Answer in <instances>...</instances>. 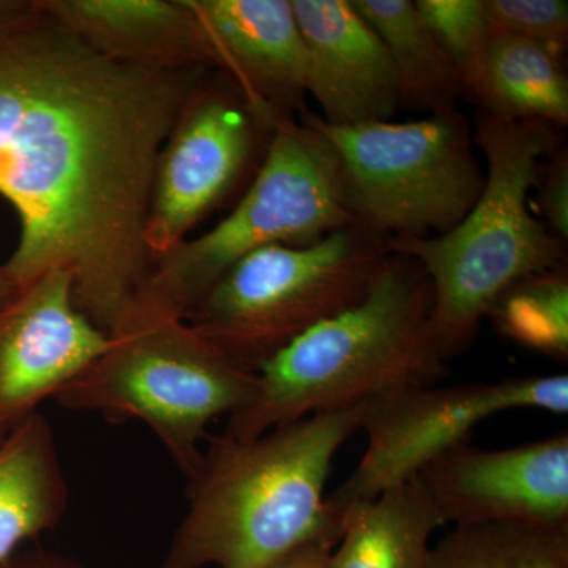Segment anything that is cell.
I'll use <instances>...</instances> for the list:
<instances>
[{
	"label": "cell",
	"instance_id": "obj_1",
	"mask_svg": "<svg viewBox=\"0 0 568 568\" xmlns=\"http://www.w3.org/2000/svg\"><path fill=\"white\" fill-rule=\"evenodd\" d=\"M212 73L114 61L37 0L0 26V196L20 220L6 264L18 287L67 272L78 308L108 335L119 327L151 274L160 153Z\"/></svg>",
	"mask_w": 568,
	"mask_h": 568
},
{
	"label": "cell",
	"instance_id": "obj_2",
	"mask_svg": "<svg viewBox=\"0 0 568 568\" xmlns=\"http://www.w3.org/2000/svg\"><path fill=\"white\" fill-rule=\"evenodd\" d=\"M362 407L313 414L250 443L212 439L162 568H263L306 541L336 544L324 489Z\"/></svg>",
	"mask_w": 568,
	"mask_h": 568
},
{
	"label": "cell",
	"instance_id": "obj_3",
	"mask_svg": "<svg viewBox=\"0 0 568 568\" xmlns=\"http://www.w3.org/2000/svg\"><path fill=\"white\" fill-rule=\"evenodd\" d=\"M433 290L413 257L390 253L361 302L298 336L256 372L252 398L223 439L250 443L313 414L429 386L447 373Z\"/></svg>",
	"mask_w": 568,
	"mask_h": 568
},
{
	"label": "cell",
	"instance_id": "obj_4",
	"mask_svg": "<svg viewBox=\"0 0 568 568\" xmlns=\"http://www.w3.org/2000/svg\"><path fill=\"white\" fill-rule=\"evenodd\" d=\"M559 126L503 121L481 111L474 144L487 159L480 196L447 233L388 239L413 257L433 290L437 342L450 361L476 339L497 298L530 275L566 265V245L530 211L541 163L560 148Z\"/></svg>",
	"mask_w": 568,
	"mask_h": 568
},
{
	"label": "cell",
	"instance_id": "obj_5",
	"mask_svg": "<svg viewBox=\"0 0 568 568\" xmlns=\"http://www.w3.org/2000/svg\"><path fill=\"white\" fill-rule=\"evenodd\" d=\"M331 141L304 114L275 123L263 164L234 211L153 261L133 306L186 320L242 257L271 245H310L353 224Z\"/></svg>",
	"mask_w": 568,
	"mask_h": 568
},
{
	"label": "cell",
	"instance_id": "obj_6",
	"mask_svg": "<svg viewBox=\"0 0 568 568\" xmlns=\"http://www.w3.org/2000/svg\"><path fill=\"white\" fill-rule=\"evenodd\" d=\"M254 383V373L186 321L133 306L110 335L108 349L54 399L115 424L142 422L192 478L203 463L205 428L244 407Z\"/></svg>",
	"mask_w": 568,
	"mask_h": 568
},
{
	"label": "cell",
	"instance_id": "obj_7",
	"mask_svg": "<svg viewBox=\"0 0 568 568\" xmlns=\"http://www.w3.org/2000/svg\"><path fill=\"white\" fill-rule=\"evenodd\" d=\"M388 239L362 224L310 245H271L242 257L186 323L235 365L257 369L298 336L361 302Z\"/></svg>",
	"mask_w": 568,
	"mask_h": 568
},
{
	"label": "cell",
	"instance_id": "obj_8",
	"mask_svg": "<svg viewBox=\"0 0 568 568\" xmlns=\"http://www.w3.org/2000/svg\"><path fill=\"white\" fill-rule=\"evenodd\" d=\"M331 141L354 222L394 237H429L457 226L476 204L485 173L462 112L410 122L331 126L302 112Z\"/></svg>",
	"mask_w": 568,
	"mask_h": 568
},
{
	"label": "cell",
	"instance_id": "obj_9",
	"mask_svg": "<svg viewBox=\"0 0 568 568\" xmlns=\"http://www.w3.org/2000/svg\"><path fill=\"white\" fill-rule=\"evenodd\" d=\"M515 409L568 413V376H529L499 383L414 386L364 403L366 452L354 473L325 497L335 521L347 508L417 477L448 448L466 443L480 422ZM342 528V525H339Z\"/></svg>",
	"mask_w": 568,
	"mask_h": 568
},
{
	"label": "cell",
	"instance_id": "obj_10",
	"mask_svg": "<svg viewBox=\"0 0 568 568\" xmlns=\"http://www.w3.org/2000/svg\"><path fill=\"white\" fill-rule=\"evenodd\" d=\"M271 132L241 93L213 71L186 103L156 163L145 230L153 261L186 241L194 224L237 183L257 142Z\"/></svg>",
	"mask_w": 568,
	"mask_h": 568
},
{
	"label": "cell",
	"instance_id": "obj_11",
	"mask_svg": "<svg viewBox=\"0 0 568 568\" xmlns=\"http://www.w3.org/2000/svg\"><path fill=\"white\" fill-rule=\"evenodd\" d=\"M417 477L446 525L568 526L567 432L503 450L458 444Z\"/></svg>",
	"mask_w": 568,
	"mask_h": 568
},
{
	"label": "cell",
	"instance_id": "obj_12",
	"mask_svg": "<svg viewBox=\"0 0 568 568\" xmlns=\"http://www.w3.org/2000/svg\"><path fill=\"white\" fill-rule=\"evenodd\" d=\"M110 335L74 302L73 280L48 271L0 308V426L55 398L108 349Z\"/></svg>",
	"mask_w": 568,
	"mask_h": 568
},
{
	"label": "cell",
	"instance_id": "obj_13",
	"mask_svg": "<svg viewBox=\"0 0 568 568\" xmlns=\"http://www.w3.org/2000/svg\"><path fill=\"white\" fill-rule=\"evenodd\" d=\"M212 69L267 129L306 111V59L291 0H185Z\"/></svg>",
	"mask_w": 568,
	"mask_h": 568
},
{
	"label": "cell",
	"instance_id": "obj_14",
	"mask_svg": "<svg viewBox=\"0 0 568 568\" xmlns=\"http://www.w3.org/2000/svg\"><path fill=\"white\" fill-rule=\"evenodd\" d=\"M305 44L306 95L331 126L390 121L402 108L386 44L351 0H291Z\"/></svg>",
	"mask_w": 568,
	"mask_h": 568
},
{
	"label": "cell",
	"instance_id": "obj_15",
	"mask_svg": "<svg viewBox=\"0 0 568 568\" xmlns=\"http://www.w3.org/2000/svg\"><path fill=\"white\" fill-rule=\"evenodd\" d=\"M37 6L114 61L149 70L213 71L185 0H37Z\"/></svg>",
	"mask_w": 568,
	"mask_h": 568
},
{
	"label": "cell",
	"instance_id": "obj_16",
	"mask_svg": "<svg viewBox=\"0 0 568 568\" xmlns=\"http://www.w3.org/2000/svg\"><path fill=\"white\" fill-rule=\"evenodd\" d=\"M69 504L54 429L37 410L0 443V562L26 540L54 529Z\"/></svg>",
	"mask_w": 568,
	"mask_h": 568
},
{
	"label": "cell",
	"instance_id": "obj_17",
	"mask_svg": "<svg viewBox=\"0 0 568 568\" xmlns=\"http://www.w3.org/2000/svg\"><path fill=\"white\" fill-rule=\"evenodd\" d=\"M331 568H426L443 515L414 477L347 508Z\"/></svg>",
	"mask_w": 568,
	"mask_h": 568
},
{
	"label": "cell",
	"instance_id": "obj_18",
	"mask_svg": "<svg viewBox=\"0 0 568 568\" xmlns=\"http://www.w3.org/2000/svg\"><path fill=\"white\" fill-rule=\"evenodd\" d=\"M386 44L398 80L402 108L440 114L465 97L457 71L410 0H351Z\"/></svg>",
	"mask_w": 568,
	"mask_h": 568
},
{
	"label": "cell",
	"instance_id": "obj_19",
	"mask_svg": "<svg viewBox=\"0 0 568 568\" xmlns=\"http://www.w3.org/2000/svg\"><path fill=\"white\" fill-rule=\"evenodd\" d=\"M481 111L503 121L566 126L568 80L564 58L517 37H489Z\"/></svg>",
	"mask_w": 568,
	"mask_h": 568
},
{
	"label": "cell",
	"instance_id": "obj_20",
	"mask_svg": "<svg viewBox=\"0 0 568 568\" xmlns=\"http://www.w3.org/2000/svg\"><path fill=\"white\" fill-rule=\"evenodd\" d=\"M426 568H568V526H455L432 547Z\"/></svg>",
	"mask_w": 568,
	"mask_h": 568
},
{
	"label": "cell",
	"instance_id": "obj_21",
	"mask_svg": "<svg viewBox=\"0 0 568 568\" xmlns=\"http://www.w3.org/2000/svg\"><path fill=\"white\" fill-rule=\"evenodd\" d=\"M500 335L568 361V272L566 265L530 275L497 298L488 313Z\"/></svg>",
	"mask_w": 568,
	"mask_h": 568
},
{
	"label": "cell",
	"instance_id": "obj_22",
	"mask_svg": "<svg viewBox=\"0 0 568 568\" xmlns=\"http://www.w3.org/2000/svg\"><path fill=\"white\" fill-rule=\"evenodd\" d=\"M414 3L457 71L465 97L480 103L489 47L485 0H417Z\"/></svg>",
	"mask_w": 568,
	"mask_h": 568
},
{
	"label": "cell",
	"instance_id": "obj_23",
	"mask_svg": "<svg viewBox=\"0 0 568 568\" xmlns=\"http://www.w3.org/2000/svg\"><path fill=\"white\" fill-rule=\"evenodd\" d=\"M489 37L532 41L564 58L568 44L566 0H485Z\"/></svg>",
	"mask_w": 568,
	"mask_h": 568
},
{
	"label": "cell",
	"instance_id": "obj_24",
	"mask_svg": "<svg viewBox=\"0 0 568 568\" xmlns=\"http://www.w3.org/2000/svg\"><path fill=\"white\" fill-rule=\"evenodd\" d=\"M551 160L541 163L536 182L538 207L545 224L559 241H568V153L567 149H556Z\"/></svg>",
	"mask_w": 568,
	"mask_h": 568
},
{
	"label": "cell",
	"instance_id": "obj_25",
	"mask_svg": "<svg viewBox=\"0 0 568 568\" xmlns=\"http://www.w3.org/2000/svg\"><path fill=\"white\" fill-rule=\"evenodd\" d=\"M335 545L328 538H316L291 549L263 568H331V555Z\"/></svg>",
	"mask_w": 568,
	"mask_h": 568
},
{
	"label": "cell",
	"instance_id": "obj_26",
	"mask_svg": "<svg viewBox=\"0 0 568 568\" xmlns=\"http://www.w3.org/2000/svg\"><path fill=\"white\" fill-rule=\"evenodd\" d=\"M0 568H88L80 560L50 549L33 548L17 551L0 562Z\"/></svg>",
	"mask_w": 568,
	"mask_h": 568
},
{
	"label": "cell",
	"instance_id": "obj_27",
	"mask_svg": "<svg viewBox=\"0 0 568 568\" xmlns=\"http://www.w3.org/2000/svg\"><path fill=\"white\" fill-rule=\"evenodd\" d=\"M32 9L33 0H0V26L21 20Z\"/></svg>",
	"mask_w": 568,
	"mask_h": 568
},
{
	"label": "cell",
	"instance_id": "obj_28",
	"mask_svg": "<svg viewBox=\"0 0 568 568\" xmlns=\"http://www.w3.org/2000/svg\"><path fill=\"white\" fill-rule=\"evenodd\" d=\"M18 290H20V287L11 280L6 265H0V308L13 297Z\"/></svg>",
	"mask_w": 568,
	"mask_h": 568
},
{
	"label": "cell",
	"instance_id": "obj_29",
	"mask_svg": "<svg viewBox=\"0 0 568 568\" xmlns=\"http://www.w3.org/2000/svg\"><path fill=\"white\" fill-rule=\"evenodd\" d=\"M11 428H6V426H0V443H2L3 437L7 436V433L10 432Z\"/></svg>",
	"mask_w": 568,
	"mask_h": 568
}]
</instances>
